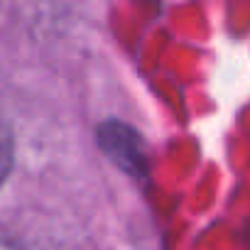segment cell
I'll return each mask as SVG.
<instances>
[{
    "label": "cell",
    "mask_w": 250,
    "mask_h": 250,
    "mask_svg": "<svg viewBox=\"0 0 250 250\" xmlns=\"http://www.w3.org/2000/svg\"><path fill=\"white\" fill-rule=\"evenodd\" d=\"M101 147L110 155V160H115L125 172L130 174H140L145 167V155H143V145L140 138L120 123H108L101 128Z\"/></svg>",
    "instance_id": "6da1fadb"
},
{
    "label": "cell",
    "mask_w": 250,
    "mask_h": 250,
    "mask_svg": "<svg viewBox=\"0 0 250 250\" xmlns=\"http://www.w3.org/2000/svg\"><path fill=\"white\" fill-rule=\"evenodd\" d=\"M13 155H15V145H13V133L10 128L0 120V187L8 179L10 169H13Z\"/></svg>",
    "instance_id": "7a4b0ae2"
},
{
    "label": "cell",
    "mask_w": 250,
    "mask_h": 250,
    "mask_svg": "<svg viewBox=\"0 0 250 250\" xmlns=\"http://www.w3.org/2000/svg\"><path fill=\"white\" fill-rule=\"evenodd\" d=\"M0 250H22L13 238H8V235H3V233H0Z\"/></svg>",
    "instance_id": "3957f363"
}]
</instances>
